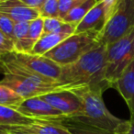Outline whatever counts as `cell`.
I'll list each match as a JSON object with an SVG mask.
<instances>
[{
  "label": "cell",
  "mask_w": 134,
  "mask_h": 134,
  "mask_svg": "<svg viewBox=\"0 0 134 134\" xmlns=\"http://www.w3.org/2000/svg\"><path fill=\"white\" fill-rule=\"evenodd\" d=\"M103 1L106 6V9H107V17H108V20L109 19V17L111 16L112 12H113L114 8H116L117 6L118 2H119V0H101ZM108 22V21H107Z\"/></svg>",
  "instance_id": "obj_29"
},
{
  "label": "cell",
  "mask_w": 134,
  "mask_h": 134,
  "mask_svg": "<svg viewBox=\"0 0 134 134\" xmlns=\"http://www.w3.org/2000/svg\"><path fill=\"white\" fill-rule=\"evenodd\" d=\"M81 98L83 103L82 113L69 119L85 124L91 125L102 130L117 134L123 119L112 115L103 100L102 95L105 89L102 87H81L71 90Z\"/></svg>",
  "instance_id": "obj_2"
},
{
  "label": "cell",
  "mask_w": 134,
  "mask_h": 134,
  "mask_svg": "<svg viewBox=\"0 0 134 134\" xmlns=\"http://www.w3.org/2000/svg\"><path fill=\"white\" fill-rule=\"evenodd\" d=\"M14 61L19 64L43 76L58 80L62 73V66L53 62L52 60L45 57L44 55H37L33 53H24V52H12L8 53Z\"/></svg>",
  "instance_id": "obj_7"
},
{
  "label": "cell",
  "mask_w": 134,
  "mask_h": 134,
  "mask_svg": "<svg viewBox=\"0 0 134 134\" xmlns=\"http://www.w3.org/2000/svg\"><path fill=\"white\" fill-rule=\"evenodd\" d=\"M16 52V41L0 32V55Z\"/></svg>",
  "instance_id": "obj_24"
},
{
  "label": "cell",
  "mask_w": 134,
  "mask_h": 134,
  "mask_svg": "<svg viewBox=\"0 0 134 134\" xmlns=\"http://www.w3.org/2000/svg\"><path fill=\"white\" fill-rule=\"evenodd\" d=\"M0 63H1V70L4 75H10L19 80L26 81L41 87L65 90L60 86L58 80L34 73L31 70H29L28 68L14 61L8 54L0 55Z\"/></svg>",
  "instance_id": "obj_6"
},
{
  "label": "cell",
  "mask_w": 134,
  "mask_h": 134,
  "mask_svg": "<svg viewBox=\"0 0 134 134\" xmlns=\"http://www.w3.org/2000/svg\"><path fill=\"white\" fill-rule=\"evenodd\" d=\"M18 110L27 117L37 120L61 122L68 119L64 114L56 109L41 97L25 99L24 102L19 107Z\"/></svg>",
  "instance_id": "obj_8"
},
{
  "label": "cell",
  "mask_w": 134,
  "mask_h": 134,
  "mask_svg": "<svg viewBox=\"0 0 134 134\" xmlns=\"http://www.w3.org/2000/svg\"><path fill=\"white\" fill-rule=\"evenodd\" d=\"M134 29V0H119L106 26L99 34L100 44H109Z\"/></svg>",
  "instance_id": "obj_5"
},
{
  "label": "cell",
  "mask_w": 134,
  "mask_h": 134,
  "mask_svg": "<svg viewBox=\"0 0 134 134\" xmlns=\"http://www.w3.org/2000/svg\"><path fill=\"white\" fill-rule=\"evenodd\" d=\"M60 0H46L40 8V14L43 19L46 18H60Z\"/></svg>",
  "instance_id": "obj_22"
},
{
  "label": "cell",
  "mask_w": 134,
  "mask_h": 134,
  "mask_svg": "<svg viewBox=\"0 0 134 134\" xmlns=\"http://www.w3.org/2000/svg\"><path fill=\"white\" fill-rule=\"evenodd\" d=\"M97 1L98 0H84L75 8H73L63 19L69 24L77 26L90 11V9L97 4Z\"/></svg>",
  "instance_id": "obj_19"
},
{
  "label": "cell",
  "mask_w": 134,
  "mask_h": 134,
  "mask_svg": "<svg viewBox=\"0 0 134 134\" xmlns=\"http://www.w3.org/2000/svg\"><path fill=\"white\" fill-rule=\"evenodd\" d=\"M117 134H134V115H131L130 119L121 123Z\"/></svg>",
  "instance_id": "obj_27"
},
{
  "label": "cell",
  "mask_w": 134,
  "mask_h": 134,
  "mask_svg": "<svg viewBox=\"0 0 134 134\" xmlns=\"http://www.w3.org/2000/svg\"><path fill=\"white\" fill-rule=\"evenodd\" d=\"M0 13L8 16L15 23L31 22L41 17L39 9L30 8L20 0H0Z\"/></svg>",
  "instance_id": "obj_10"
},
{
  "label": "cell",
  "mask_w": 134,
  "mask_h": 134,
  "mask_svg": "<svg viewBox=\"0 0 134 134\" xmlns=\"http://www.w3.org/2000/svg\"><path fill=\"white\" fill-rule=\"evenodd\" d=\"M108 17H107V9L104 2L98 0L97 3L90 9V11L86 15L80 23L76 26L75 33L95 30L99 33L103 30L106 26Z\"/></svg>",
  "instance_id": "obj_12"
},
{
  "label": "cell",
  "mask_w": 134,
  "mask_h": 134,
  "mask_svg": "<svg viewBox=\"0 0 134 134\" xmlns=\"http://www.w3.org/2000/svg\"><path fill=\"white\" fill-rule=\"evenodd\" d=\"M44 34V19L41 17L30 22L28 35L16 42V52L31 53L34 45Z\"/></svg>",
  "instance_id": "obj_14"
},
{
  "label": "cell",
  "mask_w": 134,
  "mask_h": 134,
  "mask_svg": "<svg viewBox=\"0 0 134 134\" xmlns=\"http://www.w3.org/2000/svg\"><path fill=\"white\" fill-rule=\"evenodd\" d=\"M33 134H72L69 130L57 121L35 120L29 126L18 127Z\"/></svg>",
  "instance_id": "obj_16"
},
{
  "label": "cell",
  "mask_w": 134,
  "mask_h": 134,
  "mask_svg": "<svg viewBox=\"0 0 134 134\" xmlns=\"http://www.w3.org/2000/svg\"><path fill=\"white\" fill-rule=\"evenodd\" d=\"M41 97L52 107H54L56 109L60 110L68 119L77 117L82 113V100L75 92L71 90L52 92L41 96Z\"/></svg>",
  "instance_id": "obj_9"
},
{
  "label": "cell",
  "mask_w": 134,
  "mask_h": 134,
  "mask_svg": "<svg viewBox=\"0 0 134 134\" xmlns=\"http://www.w3.org/2000/svg\"><path fill=\"white\" fill-rule=\"evenodd\" d=\"M76 26L65 22L62 18H46L44 19V33H63L73 35Z\"/></svg>",
  "instance_id": "obj_18"
},
{
  "label": "cell",
  "mask_w": 134,
  "mask_h": 134,
  "mask_svg": "<svg viewBox=\"0 0 134 134\" xmlns=\"http://www.w3.org/2000/svg\"><path fill=\"white\" fill-rule=\"evenodd\" d=\"M134 62V29L118 41L107 44L106 78L114 88L119 77Z\"/></svg>",
  "instance_id": "obj_4"
},
{
  "label": "cell",
  "mask_w": 134,
  "mask_h": 134,
  "mask_svg": "<svg viewBox=\"0 0 134 134\" xmlns=\"http://www.w3.org/2000/svg\"><path fill=\"white\" fill-rule=\"evenodd\" d=\"M37 119L27 117L18 109L0 106V126L23 127L29 126Z\"/></svg>",
  "instance_id": "obj_15"
},
{
  "label": "cell",
  "mask_w": 134,
  "mask_h": 134,
  "mask_svg": "<svg viewBox=\"0 0 134 134\" xmlns=\"http://www.w3.org/2000/svg\"><path fill=\"white\" fill-rule=\"evenodd\" d=\"M30 26V22L16 23L15 28H14V33H13L14 41H15L16 42L20 41V40L24 39V38L28 35Z\"/></svg>",
  "instance_id": "obj_25"
},
{
  "label": "cell",
  "mask_w": 134,
  "mask_h": 134,
  "mask_svg": "<svg viewBox=\"0 0 134 134\" xmlns=\"http://www.w3.org/2000/svg\"><path fill=\"white\" fill-rule=\"evenodd\" d=\"M0 134H33L18 127L0 126Z\"/></svg>",
  "instance_id": "obj_28"
},
{
  "label": "cell",
  "mask_w": 134,
  "mask_h": 134,
  "mask_svg": "<svg viewBox=\"0 0 134 134\" xmlns=\"http://www.w3.org/2000/svg\"><path fill=\"white\" fill-rule=\"evenodd\" d=\"M20 1L28 7H30V8L40 10V8L42 7V5L44 4L46 0H20Z\"/></svg>",
  "instance_id": "obj_30"
},
{
  "label": "cell",
  "mask_w": 134,
  "mask_h": 134,
  "mask_svg": "<svg viewBox=\"0 0 134 134\" xmlns=\"http://www.w3.org/2000/svg\"><path fill=\"white\" fill-rule=\"evenodd\" d=\"M107 45L99 44L71 64L62 67L58 82L65 90L81 87H110L106 78Z\"/></svg>",
  "instance_id": "obj_1"
},
{
  "label": "cell",
  "mask_w": 134,
  "mask_h": 134,
  "mask_svg": "<svg viewBox=\"0 0 134 134\" xmlns=\"http://www.w3.org/2000/svg\"><path fill=\"white\" fill-rule=\"evenodd\" d=\"M15 24L16 23L11 19H9L8 16L0 13V32L1 33L5 34L6 36L14 40L13 33Z\"/></svg>",
  "instance_id": "obj_23"
},
{
  "label": "cell",
  "mask_w": 134,
  "mask_h": 134,
  "mask_svg": "<svg viewBox=\"0 0 134 134\" xmlns=\"http://www.w3.org/2000/svg\"><path fill=\"white\" fill-rule=\"evenodd\" d=\"M25 99L20 95L6 86L0 85V106L18 109Z\"/></svg>",
  "instance_id": "obj_21"
},
{
  "label": "cell",
  "mask_w": 134,
  "mask_h": 134,
  "mask_svg": "<svg viewBox=\"0 0 134 134\" xmlns=\"http://www.w3.org/2000/svg\"><path fill=\"white\" fill-rule=\"evenodd\" d=\"M99 34L95 30L75 33L44 54V56L62 67L71 64L100 44Z\"/></svg>",
  "instance_id": "obj_3"
},
{
  "label": "cell",
  "mask_w": 134,
  "mask_h": 134,
  "mask_svg": "<svg viewBox=\"0 0 134 134\" xmlns=\"http://www.w3.org/2000/svg\"><path fill=\"white\" fill-rule=\"evenodd\" d=\"M61 123L64 125L72 134H115L108 131V130L91 126V125L71 120L69 119L61 121Z\"/></svg>",
  "instance_id": "obj_20"
},
{
  "label": "cell",
  "mask_w": 134,
  "mask_h": 134,
  "mask_svg": "<svg viewBox=\"0 0 134 134\" xmlns=\"http://www.w3.org/2000/svg\"><path fill=\"white\" fill-rule=\"evenodd\" d=\"M0 85L11 88L12 90L17 92L19 95H20L24 99L39 97L41 96L47 95V94L52 93V92L62 91V90L55 89V88L41 87V86L31 84V83L19 80V79L10 76V75H4V78L1 80Z\"/></svg>",
  "instance_id": "obj_11"
},
{
  "label": "cell",
  "mask_w": 134,
  "mask_h": 134,
  "mask_svg": "<svg viewBox=\"0 0 134 134\" xmlns=\"http://www.w3.org/2000/svg\"><path fill=\"white\" fill-rule=\"evenodd\" d=\"M71 35L63 33H44L34 45L31 53L44 55Z\"/></svg>",
  "instance_id": "obj_17"
},
{
  "label": "cell",
  "mask_w": 134,
  "mask_h": 134,
  "mask_svg": "<svg viewBox=\"0 0 134 134\" xmlns=\"http://www.w3.org/2000/svg\"><path fill=\"white\" fill-rule=\"evenodd\" d=\"M114 88L126 102L130 116L134 115V62L121 74Z\"/></svg>",
  "instance_id": "obj_13"
},
{
  "label": "cell",
  "mask_w": 134,
  "mask_h": 134,
  "mask_svg": "<svg viewBox=\"0 0 134 134\" xmlns=\"http://www.w3.org/2000/svg\"><path fill=\"white\" fill-rule=\"evenodd\" d=\"M84 0H60V18L63 19L73 8L80 4Z\"/></svg>",
  "instance_id": "obj_26"
}]
</instances>
